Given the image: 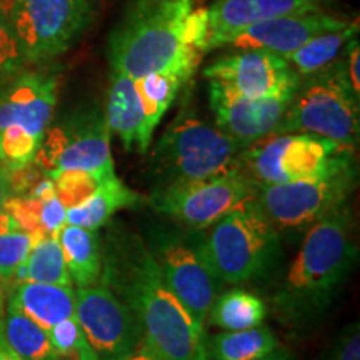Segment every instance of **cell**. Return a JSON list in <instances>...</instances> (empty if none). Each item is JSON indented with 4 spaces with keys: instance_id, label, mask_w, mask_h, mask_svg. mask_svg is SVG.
Instances as JSON below:
<instances>
[{
    "instance_id": "6da1fadb",
    "label": "cell",
    "mask_w": 360,
    "mask_h": 360,
    "mask_svg": "<svg viewBox=\"0 0 360 360\" xmlns=\"http://www.w3.org/2000/svg\"><path fill=\"white\" fill-rule=\"evenodd\" d=\"M101 244L98 283L132 310L143 342L165 360H207L205 328L197 326L169 289L147 240L124 225H114Z\"/></svg>"
},
{
    "instance_id": "7a4b0ae2",
    "label": "cell",
    "mask_w": 360,
    "mask_h": 360,
    "mask_svg": "<svg viewBox=\"0 0 360 360\" xmlns=\"http://www.w3.org/2000/svg\"><path fill=\"white\" fill-rule=\"evenodd\" d=\"M357 257L352 215L344 205L305 232L295 259L267 297L274 315L297 330L315 326L328 312Z\"/></svg>"
},
{
    "instance_id": "3957f363",
    "label": "cell",
    "mask_w": 360,
    "mask_h": 360,
    "mask_svg": "<svg viewBox=\"0 0 360 360\" xmlns=\"http://www.w3.org/2000/svg\"><path fill=\"white\" fill-rule=\"evenodd\" d=\"M197 0H132L110 35L112 72L139 79L152 72L195 74L202 53L188 37Z\"/></svg>"
},
{
    "instance_id": "277c9868",
    "label": "cell",
    "mask_w": 360,
    "mask_h": 360,
    "mask_svg": "<svg viewBox=\"0 0 360 360\" xmlns=\"http://www.w3.org/2000/svg\"><path fill=\"white\" fill-rule=\"evenodd\" d=\"M200 231L202 250L222 283L240 285L270 270L281 250V233L265 219L255 202H240Z\"/></svg>"
},
{
    "instance_id": "5b68a950",
    "label": "cell",
    "mask_w": 360,
    "mask_h": 360,
    "mask_svg": "<svg viewBox=\"0 0 360 360\" xmlns=\"http://www.w3.org/2000/svg\"><path fill=\"white\" fill-rule=\"evenodd\" d=\"M359 101L345 75L344 62L335 58L300 79L276 134H312L355 150L360 130Z\"/></svg>"
},
{
    "instance_id": "8992f818",
    "label": "cell",
    "mask_w": 360,
    "mask_h": 360,
    "mask_svg": "<svg viewBox=\"0 0 360 360\" xmlns=\"http://www.w3.org/2000/svg\"><path fill=\"white\" fill-rule=\"evenodd\" d=\"M244 148L193 110H182L157 142L152 167L160 175V184L214 177L238 169Z\"/></svg>"
},
{
    "instance_id": "52a82bcc",
    "label": "cell",
    "mask_w": 360,
    "mask_h": 360,
    "mask_svg": "<svg viewBox=\"0 0 360 360\" xmlns=\"http://www.w3.org/2000/svg\"><path fill=\"white\" fill-rule=\"evenodd\" d=\"M354 148L312 134H272L250 143L238 157V169L255 187L319 179L355 160Z\"/></svg>"
},
{
    "instance_id": "ba28073f",
    "label": "cell",
    "mask_w": 360,
    "mask_h": 360,
    "mask_svg": "<svg viewBox=\"0 0 360 360\" xmlns=\"http://www.w3.org/2000/svg\"><path fill=\"white\" fill-rule=\"evenodd\" d=\"M355 186L357 164L352 160L319 179L259 186L252 200L278 233L300 232L347 204Z\"/></svg>"
},
{
    "instance_id": "9c48e42d",
    "label": "cell",
    "mask_w": 360,
    "mask_h": 360,
    "mask_svg": "<svg viewBox=\"0 0 360 360\" xmlns=\"http://www.w3.org/2000/svg\"><path fill=\"white\" fill-rule=\"evenodd\" d=\"M27 65L62 56L92 19L96 0H6Z\"/></svg>"
},
{
    "instance_id": "30bf717a",
    "label": "cell",
    "mask_w": 360,
    "mask_h": 360,
    "mask_svg": "<svg viewBox=\"0 0 360 360\" xmlns=\"http://www.w3.org/2000/svg\"><path fill=\"white\" fill-rule=\"evenodd\" d=\"M147 244L169 289L197 326L205 328L207 314L220 294L222 282L207 262L200 231L186 233L157 229L150 233Z\"/></svg>"
},
{
    "instance_id": "8fae6325",
    "label": "cell",
    "mask_w": 360,
    "mask_h": 360,
    "mask_svg": "<svg viewBox=\"0 0 360 360\" xmlns=\"http://www.w3.org/2000/svg\"><path fill=\"white\" fill-rule=\"evenodd\" d=\"M110 129L98 107L77 110L45 130L34 164L45 174L87 170L107 179L115 174L110 154Z\"/></svg>"
},
{
    "instance_id": "7c38bea8",
    "label": "cell",
    "mask_w": 360,
    "mask_h": 360,
    "mask_svg": "<svg viewBox=\"0 0 360 360\" xmlns=\"http://www.w3.org/2000/svg\"><path fill=\"white\" fill-rule=\"evenodd\" d=\"M255 188V184L236 169L214 177L160 184L148 204L188 231H205L240 202L252 199Z\"/></svg>"
},
{
    "instance_id": "4fadbf2b",
    "label": "cell",
    "mask_w": 360,
    "mask_h": 360,
    "mask_svg": "<svg viewBox=\"0 0 360 360\" xmlns=\"http://www.w3.org/2000/svg\"><path fill=\"white\" fill-rule=\"evenodd\" d=\"M75 321L101 360H122L141 345V323L102 283L75 289Z\"/></svg>"
},
{
    "instance_id": "5bb4252c",
    "label": "cell",
    "mask_w": 360,
    "mask_h": 360,
    "mask_svg": "<svg viewBox=\"0 0 360 360\" xmlns=\"http://www.w3.org/2000/svg\"><path fill=\"white\" fill-rule=\"evenodd\" d=\"M294 94L247 97L215 80L209 84V101L215 125L244 147L277 132Z\"/></svg>"
},
{
    "instance_id": "9a60e30c",
    "label": "cell",
    "mask_w": 360,
    "mask_h": 360,
    "mask_svg": "<svg viewBox=\"0 0 360 360\" xmlns=\"http://www.w3.org/2000/svg\"><path fill=\"white\" fill-rule=\"evenodd\" d=\"M204 75L247 97L295 92L302 79L287 58L260 49H240V52L217 58L204 70Z\"/></svg>"
},
{
    "instance_id": "2e32d148",
    "label": "cell",
    "mask_w": 360,
    "mask_h": 360,
    "mask_svg": "<svg viewBox=\"0 0 360 360\" xmlns=\"http://www.w3.org/2000/svg\"><path fill=\"white\" fill-rule=\"evenodd\" d=\"M57 97V75L44 70H22L0 87V129L20 127L42 141L52 124Z\"/></svg>"
},
{
    "instance_id": "e0dca14e",
    "label": "cell",
    "mask_w": 360,
    "mask_h": 360,
    "mask_svg": "<svg viewBox=\"0 0 360 360\" xmlns=\"http://www.w3.org/2000/svg\"><path fill=\"white\" fill-rule=\"evenodd\" d=\"M349 24L323 11L295 13L255 22L229 39L225 45L233 49H260L285 58L317 35L340 30Z\"/></svg>"
},
{
    "instance_id": "ac0fdd59",
    "label": "cell",
    "mask_w": 360,
    "mask_h": 360,
    "mask_svg": "<svg viewBox=\"0 0 360 360\" xmlns=\"http://www.w3.org/2000/svg\"><path fill=\"white\" fill-rule=\"evenodd\" d=\"M327 2L328 0H215L207 8L209 40L205 52L224 47L229 39L255 22L322 11Z\"/></svg>"
},
{
    "instance_id": "d6986e66",
    "label": "cell",
    "mask_w": 360,
    "mask_h": 360,
    "mask_svg": "<svg viewBox=\"0 0 360 360\" xmlns=\"http://www.w3.org/2000/svg\"><path fill=\"white\" fill-rule=\"evenodd\" d=\"M7 304L49 330L58 322L75 317V289L72 285L17 282L8 290Z\"/></svg>"
},
{
    "instance_id": "ffe728a7",
    "label": "cell",
    "mask_w": 360,
    "mask_h": 360,
    "mask_svg": "<svg viewBox=\"0 0 360 360\" xmlns=\"http://www.w3.org/2000/svg\"><path fill=\"white\" fill-rule=\"evenodd\" d=\"M105 119L110 132L117 134L125 150L137 147L139 152L146 154L150 146L143 137V109L134 79L129 75L112 72Z\"/></svg>"
},
{
    "instance_id": "44dd1931",
    "label": "cell",
    "mask_w": 360,
    "mask_h": 360,
    "mask_svg": "<svg viewBox=\"0 0 360 360\" xmlns=\"http://www.w3.org/2000/svg\"><path fill=\"white\" fill-rule=\"evenodd\" d=\"M146 199L125 186L117 175L103 179L96 192L79 205L67 209V224L98 231L110 222L117 212L124 209H137Z\"/></svg>"
},
{
    "instance_id": "7402d4cb",
    "label": "cell",
    "mask_w": 360,
    "mask_h": 360,
    "mask_svg": "<svg viewBox=\"0 0 360 360\" xmlns=\"http://www.w3.org/2000/svg\"><path fill=\"white\" fill-rule=\"evenodd\" d=\"M67 270L75 287H92L101 281L102 244L97 231L65 224L57 233Z\"/></svg>"
},
{
    "instance_id": "603a6c76",
    "label": "cell",
    "mask_w": 360,
    "mask_h": 360,
    "mask_svg": "<svg viewBox=\"0 0 360 360\" xmlns=\"http://www.w3.org/2000/svg\"><path fill=\"white\" fill-rule=\"evenodd\" d=\"M191 79L192 74L180 70L152 72V74L134 79L143 109V137L148 146L162 117L170 109L182 85Z\"/></svg>"
},
{
    "instance_id": "cb8c5ba5",
    "label": "cell",
    "mask_w": 360,
    "mask_h": 360,
    "mask_svg": "<svg viewBox=\"0 0 360 360\" xmlns=\"http://www.w3.org/2000/svg\"><path fill=\"white\" fill-rule=\"evenodd\" d=\"M272 328L265 323L245 330H224L205 339L207 360H252L278 347Z\"/></svg>"
},
{
    "instance_id": "d4e9b609",
    "label": "cell",
    "mask_w": 360,
    "mask_h": 360,
    "mask_svg": "<svg viewBox=\"0 0 360 360\" xmlns=\"http://www.w3.org/2000/svg\"><path fill=\"white\" fill-rule=\"evenodd\" d=\"M269 307L259 295L245 289H231L215 297L209 322L222 330H245L265 322Z\"/></svg>"
},
{
    "instance_id": "484cf974",
    "label": "cell",
    "mask_w": 360,
    "mask_h": 360,
    "mask_svg": "<svg viewBox=\"0 0 360 360\" xmlns=\"http://www.w3.org/2000/svg\"><path fill=\"white\" fill-rule=\"evenodd\" d=\"M0 332L22 360H57L47 330L11 304L0 322Z\"/></svg>"
},
{
    "instance_id": "4316f807",
    "label": "cell",
    "mask_w": 360,
    "mask_h": 360,
    "mask_svg": "<svg viewBox=\"0 0 360 360\" xmlns=\"http://www.w3.org/2000/svg\"><path fill=\"white\" fill-rule=\"evenodd\" d=\"M357 32L359 22L355 20L354 24H349L340 30L317 35L285 58L300 77H307V75L323 69V67L332 64L335 58H339L342 49L350 39L355 37Z\"/></svg>"
},
{
    "instance_id": "83f0119b",
    "label": "cell",
    "mask_w": 360,
    "mask_h": 360,
    "mask_svg": "<svg viewBox=\"0 0 360 360\" xmlns=\"http://www.w3.org/2000/svg\"><path fill=\"white\" fill-rule=\"evenodd\" d=\"M72 285L64 252L57 236H45L32 245L22 267V282Z\"/></svg>"
},
{
    "instance_id": "f1b7e54d",
    "label": "cell",
    "mask_w": 360,
    "mask_h": 360,
    "mask_svg": "<svg viewBox=\"0 0 360 360\" xmlns=\"http://www.w3.org/2000/svg\"><path fill=\"white\" fill-rule=\"evenodd\" d=\"M47 334L57 360H101L75 317L58 322Z\"/></svg>"
},
{
    "instance_id": "f546056e",
    "label": "cell",
    "mask_w": 360,
    "mask_h": 360,
    "mask_svg": "<svg viewBox=\"0 0 360 360\" xmlns=\"http://www.w3.org/2000/svg\"><path fill=\"white\" fill-rule=\"evenodd\" d=\"M42 237L45 236H35L20 229L0 233V281L6 283L8 290L15 283L17 274L25 264L32 245Z\"/></svg>"
},
{
    "instance_id": "4dcf8cb0",
    "label": "cell",
    "mask_w": 360,
    "mask_h": 360,
    "mask_svg": "<svg viewBox=\"0 0 360 360\" xmlns=\"http://www.w3.org/2000/svg\"><path fill=\"white\" fill-rule=\"evenodd\" d=\"M40 141L20 127L0 129V165L7 170H17L32 164Z\"/></svg>"
},
{
    "instance_id": "1f68e13d",
    "label": "cell",
    "mask_w": 360,
    "mask_h": 360,
    "mask_svg": "<svg viewBox=\"0 0 360 360\" xmlns=\"http://www.w3.org/2000/svg\"><path fill=\"white\" fill-rule=\"evenodd\" d=\"M49 175H51L53 186H56L57 199L65 205V209L79 205L80 202L92 195L98 184L103 180L96 174L79 169L57 170V172Z\"/></svg>"
},
{
    "instance_id": "d6a6232c",
    "label": "cell",
    "mask_w": 360,
    "mask_h": 360,
    "mask_svg": "<svg viewBox=\"0 0 360 360\" xmlns=\"http://www.w3.org/2000/svg\"><path fill=\"white\" fill-rule=\"evenodd\" d=\"M27 62L8 19L6 0H0V87L25 70Z\"/></svg>"
},
{
    "instance_id": "836d02e7",
    "label": "cell",
    "mask_w": 360,
    "mask_h": 360,
    "mask_svg": "<svg viewBox=\"0 0 360 360\" xmlns=\"http://www.w3.org/2000/svg\"><path fill=\"white\" fill-rule=\"evenodd\" d=\"M322 360H360V330L357 322H350L337 335L335 342Z\"/></svg>"
},
{
    "instance_id": "e575fe53",
    "label": "cell",
    "mask_w": 360,
    "mask_h": 360,
    "mask_svg": "<svg viewBox=\"0 0 360 360\" xmlns=\"http://www.w3.org/2000/svg\"><path fill=\"white\" fill-rule=\"evenodd\" d=\"M67 224V209L56 197L42 200L40 207V225L45 236H57L58 231Z\"/></svg>"
},
{
    "instance_id": "d590c367",
    "label": "cell",
    "mask_w": 360,
    "mask_h": 360,
    "mask_svg": "<svg viewBox=\"0 0 360 360\" xmlns=\"http://www.w3.org/2000/svg\"><path fill=\"white\" fill-rule=\"evenodd\" d=\"M342 62H344L345 75H347L350 87L360 97V49L359 40L355 37L345 44V58H342Z\"/></svg>"
},
{
    "instance_id": "8d00e7d4",
    "label": "cell",
    "mask_w": 360,
    "mask_h": 360,
    "mask_svg": "<svg viewBox=\"0 0 360 360\" xmlns=\"http://www.w3.org/2000/svg\"><path fill=\"white\" fill-rule=\"evenodd\" d=\"M122 360H165V359L157 354L150 345L142 340L141 345H139L135 350H132V352H130L127 357H124Z\"/></svg>"
},
{
    "instance_id": "74e56055",
    "label": "cell",
    "mask_w": 360,
    "mask_h": 360,
    "mask_svg": "<svg viewBox=\"0 0 360 360\" xmlns=\"http://www.w3.org/2000/svg\"><path fill=\"white\" fill-rule=\"evenodd\" d=\"M12 195L11 182H8V170L0 165V212L4 210V205L8 197Z\"/></svg>"
},
{
    "instance_id": "f35d334b",
    "label": "cell",
    "mask_w": 360,
    "mask_h": 360,
    "mask_svg": "<svg viewBox=\"0 0 360 360\" xmlns=\"http://www.w3.org/2000/svg\"><path fill=\"white\" fill-rule=\"evenodd\" d=\"M252 360H294V355L290 354L289 349L278 345V347L270 350V352H267L265 355H260V357L252 359Z\"/></svg>"
},
{
    "instance_id": "ab89813d",
    "label": "cell",
    "mask_w": 360,
    "mask_h": 360,
    "mask_svg": "<svg viewBox=\"0 0 360 360\" xmlns=\"http://www.w3.org/2000/svg\"><path fill=\"white\" fill-rule=\"evenodd\" d=\"M7 297H8V287L0 281V322H2L4 314H6V309H7Z\"/></svg>"
}]
</instances>
